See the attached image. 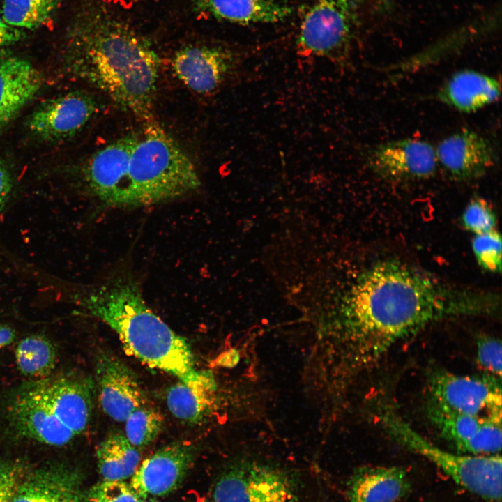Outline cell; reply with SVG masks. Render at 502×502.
<instances>
[{
	"mask_svg": "<svg viewBox=\"0 0 502 502\" xmlns=\"http://www.w3.org/2000/svg\"><path fill=\"white\" fill-rule=\"evenodd\" d=\"M300 26L297 47L304 56L337 59L349 43L360 0H313Z\"/></svg>",
	"mask_w": 502,
	"mask_h": 502,
	"instance_id": "8",
	"label": "cell"
},
{
	"mask_svg": "<svg viewBox=\"0 0 502 502\" xmlns=\"http://www.w3.org/2000/svg\"><path fill=\"white\" fill-rule=\"evenodd\" d=\"M142 499L125 480H102L88 494V502H142Z\"/></svg>",
	"mask_w": 502,
	"mask_h": 502,
	"instance_id": "30",
	"label": "cell"
},
{
	"mask_svg": "<svg viewBox=\"0 0 502 502\" xmlns=\"http://www.w3.org/2000/svg\"><path fill=\"white\" fill-rule=\"evenodd\" d=\"M492 307L487 296L452 289L401 262L377 263L358 277L340 305L347 363L356 370L374 366L431 324Z\"/></svg>",
	"mask_w": 502,
	"mask_h": 502,
	"instance_id": "1",
	"label": "cell"
},
{
	"mask_svg": "<svg viewBox=\"0 0 502 502\" xmlns=\"http://www.w3.org/2000/svg\"><path fill=\"white\" fill-rule=\"evenodd\" d=\"M379 418L396 441L434 463L457 485L485 501L501 499V457L499 455H470L452 453L432 443L390 409Z\"/></svg>",
	"mask_w": 502,
	"mask_h": 502,
	"instance_id": "6",
	"label": "cell"
},
{
	"mask_svg": "<svg viewBox=\"0 0 502 502\" xmlns=\"http://www.w3.org/2000/svg\"><path fill=\"white\" fill-rule=\"evenodd\" d=\"M15 338V330L11 326L0 324V349L13 343Z\"/></svg>",
	"mask_w": 502,
	"mask_h": 502,
	"instance_id": "36",
	"label": "cell"
},
{
	"mask_svg": "<svg viewBox=\"0 0 502 502\" xmlns=\"http://www.w3.org/2000/svg\"><path fill=\"white\" fill-rule=\"evenodd\" d=\"M160 61L151 47L123 28H106L88 43L75 73L121 109L146 122L153 107Z\"/></svg>",
	"mask_w": 502,
	"mask_h": 502,
	"instance_id": "3",
	"label": "cell"
},
{
	"mask_svg": "<svg viewBox=\"0 0 502 502\" xmlns=\"http://www.w3.org/2000/svg\"><path fill=\"white\" fill-rule=\"evenodd\" d=\"M91 409L89 383L73 374H52L19 388L8 415L17 435L62 446L86 429Z\"/></svg>",
	"mask_w": 502,
	"mask_h": 502,
	"instance_id": "4",
	"label": "cell"
},
{
	"mask_svg": "<svg viewBox=\"0 0 502 502\" xmlns=\"http://www.w3.org/2000/svg\"><path fill=\"white\" fill-rule=\"evenodd\" d=\"M472 249L480 266L492 273L501 271V238L496 230L476 234Z\"/></svg>",
	"mask_w": 502,
	"mask_h": 502,
	"instance_id": "28",
	"label": "cell"
},
{
	"mask_svg": "<svg viewBox=\"0 0 502 502\" xmlns=\"http://www.w3.org/2000/svg\"><path fill=\"white\" fill-rule=\"evenodd\" d=\"M192 5L201 15L238 24L276 23L292 13L276 0H192Z\"/></svg>",
	"mask_w": 502,
	"mask_h": 502,
	"instance_id": "21",
	"label": "cell"
},
{
	"mask_svg": "<svg viewBox=\"0 0 502 502\" xmlns=\"http://www.w3.org/2000/svg\"><path fill=\"white\" fill-rule=\"evenodd\" d=\"M13 188V178L8 168L0 162V213L7 204Z\"/></svg>",
	"mask_w": 502,
	"mask_h": 502,
	"instance_id": "33",
	"label": "cell"
},
{
	"mask_svg": "<svg viewBox=\"0 0 502 502\" xmlns=\"http://www.w3.org/2000/svg\"><path fill=\"white\" fill-rule=\"evenodd\" d=\"M99 109V103L92 96L71 92L40 106L30 116L28 126L43 139H61L77 132Z\"/></svg>",
	"mask_w": 502,
	"mask_h": 502,
	"instance_id": "14",
	"label": "cell"
},
{
	"mask_svg": "<svg viewBox=\"0 0 502 502\" xmlns=\"http://www.w3.org/2000/svg\"><path fill=\"white\" fill-rule=\"evenodd\" d=\"M142 502H154V501H142Z\"/></svg>",
	"mask_w": 502,
	"mask_h": 502,
	"instance_id": "37",
	"label": "cell"
},
{
	"mask_svg": "<svg viewBox=\"0 0 502 502\" xmlns=\"http://www.w3.org/2000/svg\"><path fill=\"white\" fill-rule=\"evenodd\" d=\"M501 379L492 375L434 372L428 383V404L455 413L501 421Z\"/></svg>",
	"mask_w": 502,
	"mask_h": 502,
	"instance_id": "7",
	"label": "cell"
},
{
	"mask_svg": "<svg viewBox=\"0 0 502 502\" xmlns=\"http://www.w3.org/2000/svg\"><path fill=\"white\" fill-rule=\"evenodd\" d=\"M194 457L195 449L189 443H172L144 459L129 484L143 499L150 495L168 494L181 483Z\"/></svg>",
	"mask_w": 502,
	"mask_h": 502,
	"instance_id": "13",
	"label": "cell"
},
{
	"mask_svg": "<svg viewBox=\"0 0 502 502\" xmlns=\"http://www.w3.org/2000/svg\"><path fill=\"white\" fill-rule=\"evenodd\" d=\"M213 502H296L289 478L268 466L246 464L231 469L215 483Z\"/></svg>",
	"mask_w": 502,
	"mask_h": 502,
	"instance_id": "9",
	"label": "cell"
},
{
	"mask_svg": "<svg viewBox=\"0 0 502 502\" xmlns=\"http://www.w3.org/2000/svg\"><path fill=\"white\" fill-rule=\"evenodd\" d=\"M370 167L390 180H420L431 177L438 166L435 148L427 142L413 138L381 144L370 151Z\"/></svg>",
	"mask_w": 502,
	"mask_h": 502,
	"instance_id": "12",
	"label": "cell"
},
{
	"mask_svg": "<svg viewBox=\"0 0 502 502\" xmlns=\"http://www.w3.org/2000/svg\"><path fill=\"white\" fill-rule=\"evenodd\" d=\"M240 360L239 352L233 349L222 353L217 360V364L225 367H234Z\"/></svg>",
	"mask_w": 502,
	"mask_h": 502,
	"instance_id": "35",
	"label": "cell"
},
{
	"mask_svg": "<svg viewBox=\"0 0 502 502\" xmlns=\"http://www.w3.org/2000/svg\"><path fill=\"white\" fill-rule=\"evenodd\" d=\"M140 136H123L96 151L86 162L84 176L91 192L107 204L119 206L131 153Z\"/></svg>",
	"mask_w": 502,
	"mask_h": 502,
	"instance_id": "15",
	"label": "cell"
},
{
	"mask_svg": "<svg viewBox=\"0 0 502 502\" xmlns=\"http://www.w3.org/2000/svg\"><path fill=\"white\" fill-rule=\"evenodd\" d=\"M56 3V0H3L1 16L15 28L34 29L49 19Z\"/></svg>",
	"mask_w": 502,
	"mask_h": 502,
	"instance_id": "26",
	"label": "cell"
},
{
	"mask_svg": "<svg viewBox=\"0 0 502 502\" xmlns=\"http://www.w3.org/2000/svg\"><path fill=\"white\" fill-rule=\"evenodd\" d=\"M22 29L8 24L0 15V47L13 45L22 38Z\"/></svg>",
	"mask_w": 502,
	"mask_h": 502,
	"instance_id": "34",
	"label": "cell"
},
{
	"mask_svg": "<svg viewBox=\"0 0 502 502\" xmlns=\"http://www.w3.org/2000/svg\"><path fill=\"white\" fill-rule=\"evenodd\" d=\"M79 301L85 312L117 334L127 354L190 386L217 388L211 372L197 369L187 340L148 307L132 280H112Z\"/></svg>",
	"mask_w": 502,
	"mask_h": 502,
	"instance_id": "2",
	"label": "cell"
},
{
	"mask_svg": "<svg viewBox=\"0 0 502 502\" xmlns=\"http://www.w3.org/2000/svg\"><path fill=\"white\" fill-rule=\"evenodd\" d=\"M501 96L495 77L473 70L454 73L439 89L436 98L459 112L472 113L492 104Z\"/></svg>",
	"mask_w": 502,
	"mask_h": 502,
	"instance_id": "18",
	"label": "cell"
},
{
	"mask_svg": "<svg viewBox=\"0 0 502 502\" xmlns=\"http://www.w3.org/2000/svg\"><path fill=\"white\" fill-rule=\"evenodd\" d=\"M39 71L26 60L9 57L0 61V130L38 93Z\"/></svg>",
	"mask_w": 502,
	"mask_h": 502,
	"instance_id": "20",
	"label": "cell"
},
{
	"mask_svg": "<svg viewBox=\"0 0 502 502\" xmlns=\"http://www.w3.org/2000/svg\"><path fill=\"white\" fill-rule=\"evenodd\" d=\"M236 61V56L224 47L190 45L175 53L172 68L188 89L206 95L215 91L232 75Z\"/></svg>",
	"mask_w": 502,
	"mask_h": 502,
	"instance_id": "11",
	"label": "cell"
},
{
	"mask_svg": "<svg viewBox=\"0 0 502 502\" xmlns=\"http://www.w3.org/2000/svg\"><path fill=\"white\" fill-rule=\"evenodd\" d=\"M427 413L441 436L464 455H494L501 451V420L460 414L428 403Z\"/></svg>",
	"mask_w": 502,
	"mask_h": 502,
	"instance_id": "10",
	"label": "cell"
},
{
	"mask_svg": "<svg viewBox=\"0 0 502 502\" xmlns=\"http://www.w3.org/2000/svg\"><path fill=\"white\" fill-rule=\"evenodd\" d=\"M501 343L492 337H480L477 342V358L486 374L501 379Z\"/></svg>",
	"mask_w": 502,
	"mask_h": 502,
	"instance_id": "31",
	"label": "cell"
},
{
	"mask_svg": "<svg viewBox=\"0 0 502 502\" xmlns=\"http://www.w3.org/2000/svg\"><path fill=\"white\" fill-rule=\"evenodd\" d=\"M411 489L406 471L400 466H363L347 484L349 502H397Z\"/></svg>",
	"mask_w": 502,
	"mask_h": 502,
	"instance_id": "19",
	"label": "cell"
},
{
	"mask_svg": "<svg viewBox=\"0 0 502 502\" xmlns=\"http://www.w3.org/2000/svg\"><path fill=\"white\" fill-rule=\"evenodd\" d=\"M462 220L464 227L475 235L493 231L496 225L495 213L491 206L480 198L473 199L468 204Z\"/></svg>",
	"mask_w": 502,
	"mask_h": 502,
	"instance_id": "29",
	"label": "cell"
},
{
	"mask_svg": "<svg viewBox=\"0 0 502 502\" xmlns=\"http://www.w3.org/2000/svg\"><path fill=\"white\" fill-rule=\"evenodd\" d=\"M18 370L24 376L38 379L52 374L56 363V351L45 335H31L20 340L15 350Z\"/></svg>",
	"mask_w": 502,
	"mask_h": 502,
	"instance_id": "24",
	"label": "cell"
},
{
	"mask_svg": "<svg viewBox=\"0 0 502 502\" xmlns=\"http://www.w3.org/2000/svg\"><path fill=\"white\" fill-rule=\"evenodd\" d=\"M437 164L453 178L466 181L485 174L496 162L490 142L471 130L457 131L435 148Z\"/></svg>",
	"mask_w": 502,
	"mask_h": 502,
	"instance_id": "17",
	"label": "cell"
},
{
	"mask_svg": "<svg viewBox=\"0 0 502 502\" xmlns=\"http://www.w3.org/2000/svg\"><path fill=\"white\" fill-rule=\"evenodd\" d=\"M9 502H81L78 480L63 469H41L20 478Z\"/></svg>",
	"mask_w": 502,
	"mask_h": 502,
	"instance_id": "22",
	"label": "cell"
},
{
	"mask_svg": "<svg viewBox=\"0 0 502 502\" xmlns=\"http://www.w3.org/2000/svg\"><path fill=\"white\" fill-rule=\"evenodd\" d=\"M199 185L189 156L153 119L145 123L131 153L119 206L167 201Z\"/></svg>",
	"mask_w": 502,
	"mask_h": 502,
	"instance_id": "5",
	"label": "cell"
},
{
	"mask_svg": "<svg viewBox=\"0 0 502 502\" xmlns=\"http://www.w3.org/2000/svg\"><path fill=\"white\" fill-rule=\"evenodd\" d=\"M21 476L17 465L0 460V502H9Z\"/></svg>",
	"mask_w": 502,
	"mask_h": 502,
	"instance_id": "32",
	"label": "cell"
},
{
	"mask_svg": "<svg viewBox=\"0 0 502 502\" xmlns=\"http://www.w3.org/2000/svg\"><path fill=\"white\" fill-rule=\"evenodd\" d=\"M215 391L205 387H192L179 381L168 389L167 404L176 418L196 424L211 411Z\"/></svg>",
	"mask_w": 502,
	"mask_h": 502,
	"instance_id": "25",
	"label": "cell"
},
{
	"mask_svg": "<svg viewBox=\"0 0 502 502\" xmlns=\"http://www.w3.org/2000/svg\"><path fill=\"white\" fill-rule=\"evenodd\" d=\"M98 399L102 411L118 422L144 405V396L133 372L120 359L102 353L96 365Z\"/></svg>",
	"mask_w": 502,
	"mask_h": 502,
	"instance_id": "16",
	"label": "cell"
},
{
	"mask_svg": "<svg viewBox=\"0 0 502 502\" xmlns=\"http://www.w3.org/2000/svg\"><path fill=\"white\" fill-rule=\"evenodd\" d=\"M96 458L103 480H125L131 478L139 466L140 454L125 435L114 432L100 443Z\"/></svg>",
	"mask_w": 502,
	"mask_h": 502,
	"instance_id": "23",
	"label": "cell"
},
{
	"mask_svg": "<svg viewBox=\"0 0 502 502\" xmlns=\"http://www.w3.org/2000/svg\"><path fill=\"white\" fill-rule=\"evenodd\" d=\"M125 423V436L138 449L156 438L162 429L163 418L155 409L142 405L134 410Z\"/></svg>",
	"mask_w": 502,
	"mask_h": 502,
	"instance_id": "27",
	"label": "cell"
}]
</instances>
